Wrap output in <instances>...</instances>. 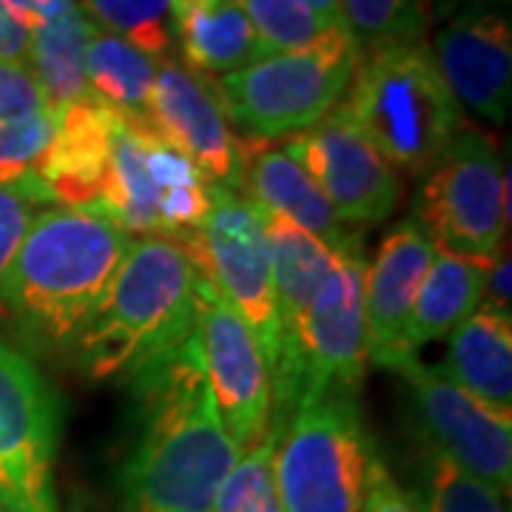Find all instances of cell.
Instances as JSON below:
<instances>
[{
    "label": "cell",
    "instance_id": "1",
    "mask_svg": "<svg viewBox=\"0 0 512 512\" xmlns=\"http://www.w3.org/2000/svg\"><path fill=\"white\" fill-rule=\"evenodd\" d=\"M134 384L140 436L120 470V512H211L242 453L217 416L197 330Z\"/></svg>",
    "mask_w": 512,
    "mask_h": 512
},
{
    "label": "cell",
    "instance_id": "2",
    "mask_svg": "<svg viewBox=\"0 0 512 512\" xmlns=\"http://www.w3.org/2000/svg\"><path fill=\"white\" fill-rule=\"evenodd\" d=\"M131 239L89 208H37L0 279V308L37 350L69 348L126 259Z\"/></svg>",
    "mask_w": 512,
    "mask_h": 512
},
{
    "label": "cell",
    "instance_id": "3",
    "mask_svg": "<svg viewBox=\"0 0 512 512\" xmlns=\"http://www.w3.org/2000/svg\"><path fill=\"white\" fill-rule=\"evenodd\" d=\"M197 330V265L168 237L131 239L126 259L77 330L72 356L83 376L106 382L157 365Z\"/></svg>",
    "mask_w": 512,
    "mask_h": 512
},
{
    "label": "cell",
    "instance_id": "4",
    "mask_svg": "<svg viewBox=\"0 0 512 512\" xmlns=\"http://www.w3.org/2000/svg\"><path fill=\"white\" fill-rule=\"evenodd\" d=\"M342 106L373 148L404 174H424L467 128L427 40L362 52Z\"/></svg>",
    "mask_w": 512,
    "mask_h": 512
},
{
    "label": "cell",
    "instance_id": "5",
    "mask_svg": "<svg viewBox=\"0 0 512 512\" xmlns=\"http://www.w3.org/2000/svg\"><path fill=\"white\" fill-rule=\"evenodd\" d=\"M362 245L336 251L333 271L311 308L279 333L271 427L282 430L302 402L330 390L356 393L367 365Z\"/></svg>",
    "mask_w": 512,
    "mask_h": 512
},
{
    "label": "cell",
    "instance_id": "6",
    "mask_svg": "<svg viewBox=\"0 0 512 512\" xmlns=\"http://www.w3.org/2000/svg\"><path fill=\"white\" fill-rule=\"evenodd\" d=\"M362 49L345 26L313 46L268 55L214 83L228 123L271 143L316 126L348 94Z\"/></svg>",
    "mask_w": 512,
    "mask_h": 512
},
{
    "label": "cell",
    "instance_id": "7",
    "mask_svg": "<svg viewBox=\"0 0 512 512\" xmlns=\"http://www.w3.org/2000/svg\"><path fill=\"white\" fill-rule=\"evenodd\" d=\"M376 458L356 393L330 390L302 402L276 436L282 510L359 512Z\"/></svg>",
    "mask_w": 512,
    "mask_h": 512
},
{
    "label": "cell",
    "instance_id": "8",
    "mask_svg": "<svg viewBox=\"0 0 512 512\" xmlns=\"http://www.w3.org/2000/svg\"><path fill=\"white\" fill-rule=\"evenodd\" d=\"M421 177L416 220L436 251L493 262L510 222V177L493 143L467 126Z\"/></svg>",
    "mask_w": 512,
    "mask_h": 512
},
{
    "label": "cell",
    "instance_id": "9",
    "mask_svg": "<svg viewBox=\"0 0 512 512\" xmlns=\"http://www.w3.org/2000/svg\"><path fill=\"white\" fill-rule=\"evenodd\" d=\"M180 245L194 259L197 271L254 330L274 376L279 353V313L262 211L242 191L211 185V208L200 231L183 239Z\"/></svg>",
    "mask_w": 512,
    "mask_h": 512
},
{
    "label": "cell",
    "instance_id": "10",
    "mask_svg": "<svg viewBox=\"0 0 512 512\" xmlns=\"http://www.w3.org/2000/svg\"><path fill=\"white\" fill-rule=\"evenodd\" d=\"M197 345L225 433L248 453L271 433L274 376L237 308L197 271Z\"/></svg>",
    "mask_w": 512,
    "mask_h": 512
},
{
    "label": "cell",
    "instance_id": "11",
    "mask_svg": "<svg viewBox=\"0 0 512 512\" xmlns=\"http://www.w3.org/2000/svg\"><path fill=\"white\" fill-rule=\"evenodd\" d=\"M60 402L20 350L0 342V495L23 512H60Z\"/></svg>",
    "mask_w": 512,
    "mask_h": 512
},
{
    "label": "cell",
    "instance_id": "12",
    "mask_svg": "<svg viewBox=\"0 0 512 512\" xmlns=\"http://www.w3.org/2000/svg\"><path fill=\"white\" fill-rule=\"evenodd\" d=\"M291 154L345 225H379L404 197L399 171L373 148L339 103L316 126L291 134Z\"/></svg>",
    "mask_w": 512,
    "mask_h": 512
},
{
    "label": "cell",
    "instance_id": "13",
    "mask_svg": "<svg viewBox=\"0 0 512 512\" xmlns=\"http://www.w3.org/2000/svg\"><path fill=\"white\" fill-rule=\"evenodd\" d=\"M402 376L433 450L470 476L487 481L501 495L512 487V416L495 413L436 367L416 356H399L387 365Z\"/></svg>",
    "mask_w": 512,
    "mask_h": 512
},
{
    "label": "cell",
    "instance_id": "14",
    "mask_svg": "<svg viewBox=\"0 0 512 512\" xmlns=\"http://www.w3.org/2000/svg\"><path fill=\"white\" fill-rule=\"evenodd\" d=\"M146 123L165 146L197 165L208 183L239 191L242 140L231 131L211 77L165 57L157 63Z\"/></svg>",
    "mask_w": 512,
    "mask_h": 512
},
{
    "label": "cell",
    "instance_id": "15",
    "mask_svg": "<svg viewBox=\"0 0 512 512\" xmlns=\"http://www.w3.org/2000/svg\"><path fill=\"white\" fill-rule=\"evenodd\" d=\"M433 63L453 92L493 126H504L512 103V32L501 12H467L441 26L433 46Z\"/></svg>",
    "mask_w": 512,
    "mask_h": 512
},
{
    "label": "cell",
    "instance_id": "16",
    "mask_svg": "<svg viewBox=\"0 0 512 512\" xmlns=\"http://www.w3.org/2000/svg\"><path fill=\"white\" fill-rule=\"evenodd\" d=\"M436 245L416 217L396 222L365 271L367 359L384 365L399 356L404 325L416 302Z\"/></svg>",
    "mask_w": 512,
    "mask_h": 512
},
{
    "label": "cell",
    "instance_id": "17",
    "mask_svg": "<svg viewBox=\"0 0 512 512\" xmlns=\"http://www.w3.org/2000/svg\"><path fill=\"white\" fill-rule=\"evenodd\" d=\"M52 114L55 137L37 168L40 188L49 202L94 211L109 180L111 146L120 117L94 97Z\"/></svg>",
    "mask_w": 512,
    "mask_h": 512
},
{
    "label": "cell",
    "instance_id": "18",
    "mask_svg": "<svg viewBox=\"0 0 512 512\" xmlns=\"http://www.w3.org/2000/svg\"><path fill=\"white\" fill-rule=\"evenodd\" d=\"M239 191L262 211L279 214L311 231L333 251H345L362 245V234L348 228L336 217L325 194L316 188L302 165L285 148H276L262 140L242 143V185Z\"/></svg>",
    "mask_w": 512,
    "mask_h": 512
},
{
    "label": "cell",
    "instance_id": "19",
    "mask_svg": "<svg viewBox=\"0 0 512 512\" xmlns=\"http://www.w3.org/2000/svg\"><path fill=\"white\" fill-rule=\"evenodd\" d=\"M441 373L495 413L512 416V325L510 313L478 305L450 339Z\"/></svg>",
    "mask_w": 512,
    "mask_h": 512
},
{
    "label": "cell",
    "instance_id": "20",
    "mask_svg": "<svg viewBox=\"0 0 512 512\" xmlns=\"http://www.w3.org/2000/svg\"><path fill=\"white\" fill-rule=\"evenodd\" d=\"M171 32L183 66L197 74H231L262 60L251 20L237 0H171Z\"/></svg>",
    "mask_w": 512,
    "mask_h": 512
},
{
    "label": "cell",
    "instance_id": "21",
    "mask_svg": "<svg viewBox=\"0 0 512 512\" xmlns=\"http://www.w3.org/2000/svg\"><path fill=\"white\" fill-rule=\"evenodd\" d=\"M487 271H490V262L461 259V256L436 251L433 265L424 274L416 302L407 316L399 356H416V350L424 348L427 342H436L441 336H450L476 311L484 302Z\"/></svg>",
    "mask_w": 512,
    "mask_h": 512
},
{
    "label": "cell",
    "instance_id": "22",
    "mask_svg": "<svg viewBox=\"0 0 512 512\" xmlns=\"http://www.w3.org/2000/svg\"><path fill=\"white\" fill-rule=\"evenodd\" d=\"M262 225H265V237L271 248L276 313H279V333H282L311 308L316 293L333 271L336 251L319 237H313L311 231L271 211H262Z\"/></svg>",
    "mask_w": 512,
    "mask_h": 512
},
{
    "label": "cell",
    "instance_id": "23",
    "mask_svg": "<svg viewBox=\"0 0 512 512\" xmlns=\"http://www.w3.org/2000/svg\"><path fill=\"white\" fill-rule=\"evenodd\" d=\"M92 35L94 23L80 6H72L66 15L32 29L29 72L35 74L49 111H60L92 97L86 83V49Z\"/></svg>",
    "mask_w": 512,
    "mask_h": 512
},
{
    "label": "cell",
    "instance_id": "24",
    "mask_svg": "<svg viewBox=\"0 0 512 512\" xmlns=\"http://www.w3.org/2000/svg\"><path fill=\"white\" fill-rule=\"evenodd\" d=\"M97 214L120 225L126 234L140 237H163L160 222V188L148 171L143 140L134 123L120 120L114 146H111V165L106 188L100 202L94 205Z\"/></svg>",
    "mask_w": 512,
    "mask_h": 512
},
{
    "label": "cell",
    "instance_id": "25",
    "mask_svg": "<svg viewBox=\"0 0 512 512\" xmlns=\"http://www.w3.org/2000/svg\"><path fill=\"white\" fill-rule=\"evenodd\" d=\"M154 77L157 57L94 26L86 49V83L94 100H100L123 120H146Z\"/></svg>",
    "mask_w": 512,
    "mask_h": 512
},
{
    "label": "cell",
    "instance_id": "26",
    "mask_svg": "<svg viewBox=\"0 0 512 512\" xmlns=\"http://www.w3.org/2000/svg\"><path fill=\"white\" fill-rule=\"evenodd\" d=\"M339 15L362 52L427 40L436 23L430 0H339Z\"/></svg>",
    "mask_w": 512,
    "mask_h": 512
},
{
    "label": "cell",
    "instance_id": "27",
    "mask_svg": "<svg viewBox=\"0 0 512 512\" xmlns=\"http://www.w3.org/2000/svg\"><path fill=\"white\" fill-rule=\"evenodd\" d=\"M245 18L251 20L262 57L296 52L313 46L316 40L345 26L342 20H330L316 12L305 0H237Z\"/></svg>",
    "mask_w": 512,
    "mask_h": 512
},
{
    "label": "cell",
    "instance_id": "28",
    "mask_svg": "<svg viewBox=\"0 0 512 512\" xmlns=\"http://www.w3.org/2000/svg\"><path fill=\"white\" fill-rule=\"evenodd\" d=\"M52 137H55L52 111H43L26 120L0 123V185L23 191L37 205L49 202L37 180V168L46 148L52 146Z\"/></svg>",
    "mask_w": 512,
    "mask_h": 512
},
{
    "label": "cell",
    "instance_id": "29",
    "mask_svg": "<svg viewBox=\"0 0 512 512\" xmlns=\"http://www.w3.org/2000/svg\"><path fill=\"white\" fill-rule=\"evenodd\" d=\"M276 436L279 430L271 427L265 439L237 458L222 478L211 512H285L274 473Z\"/></svg>",
    "mask_w": 512,
    "mask_h": 512
},
{
    "label": "cell",
    "instance_id": "30",
    "mask_svg": "<svg viewBox=\"0 0 512 512\" xmlns=\"http://www.w3.org/2000/svg\"><path fill=\"white\" fill-rule=\"evenodd\" d=\"M97 29L128 40L151 57L171 46V0H83L80 6Z\"/></svg>",
    "mask_w": 512,
    "mask_h": 512
},
{
    "label": "cell",
    "instance_id": "31",
    "mask_svg": "<svg viewBox=\"0 0 512 512\" xmlns=\"http://www.w3.org/2000/svg\"><path fill=\"white\" fill-rule=\"evenodd\" d=\"M507 495L430 450L424 464V512H510Z\"/></svg>",
    "mask_w": 512,
    "mask_h": 512
},
{
    "label": "cell",
    "instance_id": "32",
    "mask_svg": "<svg viewBox=\"0 0 512 512\" xmlns=\"http://www.w3.org/2000/svg\"><path fill=\"white\" fill-rule=\"evenodd\" d=\"M43 111H49V106L29 66L0 60V123L26 120Z\"/></svg>",
    "mask_w": 512,
    "mask_h": 512
},
{
    "label": "cell",
    "instance_id": "33",
    "mask_svg": "<svg viewBox=\"0 0 512 512\" xmlns=\"http://www.w3.org/2000/svg\"><path fill=\"white\" fill-rule=\"evenodd\" d=\"M37 208L40 205L32 197H26L23 191L0 185V279L6 276L12 259L18 254L20 239L37 214Z\"/></svg>",
    "mask_w": 512,
    "mask_h": 512
},
{
    "label": "cell",
    "instance_id": "34",
    "mask_svg": "<svg viewBox=\"0 0 512 512\" xmlns=\"http://www.w3.org/2000/svg\"><path fill=\"white\" fill-rule=\"evenodd\" d=\"M359 512H424L421 510V498L410 490H404L396 478L387 473L382 461H373L370 481H367L365 501Z\"/></svg>",
    "mask_w": 512,
    "mask_h": 512
},
{
    "label": "cell",
    "instance_id": "35",
    "mask_svg": "<svg viewBox=\"0 0 512 512\" xmlns=\"http://www.w3.org/2000/svg\"><path fill=\"white\" fill-rule=\"evenodd\" d=\"M29 43L32 29L0 0V60L29 66Z\"/></svg>",
    "mask_w": 512,
    "mask_h": 512
},
{
    "label": "cell",
    "instance_id": "36",
    "mask_svg": "<svg viewBox=\"0 0 512 512\" xmlns=\"http://www.w3.org/2000/svg\"><path fill=\"white\" fill-rule=\"evenodd\" d=\"M15 15H18L29 29H37L49 20L66 15L72 6H77L74 0H3Z\"/></svg>",
    "mask_w": 512,
    "mask_h": 512
},
{
    "label": "cell",
    "instance_id": "37",
    "mask_svg": "<svg viewBox=\"0 0 512 512\" xmlns=\"http://www.w3.org/2000/svg\"><path fill=\"white\" fill-rule=\"evenodd\" d=\"M484 305H490L495 311L510 313V254L498 251L490 271H487V291H484Z\"/></svg>",
    "mask_w": 512,
    "mask_h": 512
},
{
    "label": "cell",
    "instance_id": "38",
    "mask_svg": "<svg viewBox=\"0 0 512 512\" xmlns=\"http://www.w3.org/2000/svg\"><path fill=\"white\" fill-rule=\"evenodd\" d=\"M510 0H430L433 20H453L467 12H501L507 9Z\"/></svg>",
    "mask_w": 512,
    "mask_h": 512
},
{
    "label": "cell",
    "instance_id": "39",
    "mask_svg": "<svg viewBox=\"0 0 512 512\" xmlns=\"http://www.w3.org/2000/svg\"><path fill=\"white\" fill-rule=\"evenodd\" d=\"M305 3L313 6L316 12L328 15L330 20H342V15H339V0H305Z\"/></svg>",
    "mask_w": 512,
    "mask_h": 512
},
{
    "label": "cell",
    "instance_id": "40",
    "mask_svg": "<svg viewBox=\"0 0 512 512\" xmlns=\"http://www.w3.org/2000/svg\"><path fill=\"white\" fill-rule=\"evenodd\" d=\"M0 512H23L20 507H15L12 501H6L3 495H0Z\"/></svg>",
    "mask_w": 512,
    "mask_h": 512
}]
</instances>
